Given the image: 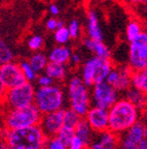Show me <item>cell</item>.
<instances>
[{
  "label": "cell",
  "mask_w": 147,
  "mask_h": 149,
  "mask_svg": "<svg viewBox=\"0 0 147 149\" xmlns=\"http://www.w3.org/2000/svg\"><path fill=\"white\" fill-rule=\"evenodd\" d=\"M44 72L48 74L49 77L54 79L56 82H63L66 80L67 74H68V68L66 64L62 63H56V62H49L46 65Z\"/></svg>",
  "instance_id": "17"
},
{
  "label": "cell",
  "mask_w": 147,
  "mask_h": 149,
  "mask_svg": "<svg viewBox=\"0 0 147 149\" xmlns=\"http://www.w3.org/2000/svg\"><path fill=\"white\" fill-rule=\"evenodd\" d=\"M20 65H21V68L23 70L24 74H25L26 79L28 82H33L35 80H37V72L34 70V68L31 66L29 60H22L20 61Z\"/></svg>",
  "instance_id": "27"
},
{
  "label": "cell",
  "mask_w": 147,
  "mask_h": 149,
  "mask_svg": "<svg viewBox=\"0 0 147 149\" xmlns=\"http://www.w3.org/2000/svg\"><path fill=\"white\" fill-rule=\"evenodd\" d=\"M95 133H102L109 130V110L92 106L84 117Z\"/></svg>",
  "instance_id": "13"
},
{
  "label": "cell",
  "mask_w": 147,
  "mask_h": 149,
  "mask_svg": "<svg viewBox=\"0 0 147 149\" xmlns=\"http://www.w3.org/2000/svg\"><path fill=\"white\" fill-rule=\"evenodd\" d=\"M128 65L132 70L147 68V31H143L138 38L130 42Z\"/></svg>",
  "instance_id": "8"
},
{
  "label": "cell",
  "mask_w": 147,
  "mask_h": 149,
  "mask_svg": "<svg viewBox=\"0 0 147 149\" xmlns=\"http://www.w3.org/2000/svg\"><path fill=\"white\" fill-rule=\"evenodd\" d=\"M3 141L9 149H45L47 138L40 125H32L2 132Z\"/></svg>",
  "instance_id": "1"
},
{
  "label": "cell",
  "mask_w": 147,
  "mask_h": 149,
  "mask_svg": "<svg viewBox=\"0 0 147 149\" xmlns=\"http://www.w3.org/2000/svg\"><path fill=\"white\" fill-rule=\"evenodd\" d=\"M64 113L65 110L61 109L51 113L42 114L40 120V127L43 130L46 138H53L59 134L61 128L64 126Z\"/></svg>",
  "instance_id": "12"
},
{
  "label": "cell",
  "mask_w": 147,
  "mask_h": 149,
  "mask_svg": "<svg viewBox=\"0 0 147 149\" xmlns=\"http://www.w3.org/2000/svg\"><path fill=\"white\" fill-rule=\"evenodd\" d=\"M89 88L79 76H72L67 84V96L70 108L82 117H85L92 107V95Z\"/></svg>",
  "instance_id": "3"
},
{
  "label": "cell",
  "mask_w": 147,
  "mask_h": 149,
  "mask_svg": "<svg viewBox=\"0 0 147 149\" xmlns=\"http://www.w3.org/2000/svg\"><path fill=\"white\" fill-rule=\"evenodd\" d=\"M82 118H83L82 116H80L77 112L72 110L71 108L67 109L65 110V113H64V125L75 128Z\"/></svg>",
  "instance_id": "23"
},
{
  "label": "cell",
  "mask_w": 147,
  "mask_h": 149,
  "mask_svg": "<svg viewBox=\"0 0 147 149\" xmlns=\"http://www.w3.org/2000/svg\"><path fill=\"white\" fill-rule=\"evenodd\" d=\"M80 62H81V56L79 55L78 53H73V54H72L71 59H70V63H71V65L76 66V65H78Z\"/></svg>",
  "instance_id": "37"
},
{
  "label": "cell",
  "mask_w": 147,
  "mask_h": 149,
  "mask_svg": "<svg viewBox=\"0 0 147 149\" xmlns=\"http://www.w3.org/2000/svg\"><path fill=\"white\" fill-rule=\"evenodd\" d=\"M96 42H97V40H93V38H91V37L85 36V37H83V38H82V46L84 47L87 51H90L91 53H93V52H94V49H95Z\"/></svg>",
  "instance_id": "34"
},
{
  "label": "cell",
  "mask_w": 147,
  "mask_h": 149,
  "mask_svg": "<svg viewBox=\"0 0 147 149\" xmlns=\"http://www.w3.org/2000/svg\"><path fill=\"white\" fill-rule=\"evenodd\" d=\"M45 28L47 30L55 32L58 29V20L55 18H49L45 23Z\"/></svg>",
  "instance_id": "36"
},
{
  "label": "cell",
  "mask_w": 147,
  "mask_h": 149,
  "mask_svg": "<svg viewBox=\"0 0 147 149\" xmlns=\"http://www.w3.org/2000/svg\"><path fill=\"white\" fill-rule=\"evenodd\" d=\"M48 10H49L51 15H53L54 17L58 16V15L60 14V8H59V6H58L57 4H55V3L49 5V8H48Z\"/></svg>",
  "instance_id": "38"
},
{
  "label": "cell",
  "mask_w": 147,
  "mask_h": 149,
  "mask_svg": "<svg viewBox=\"0 0 147 149\" xmlns=\"http://www.w3.org/2000/svg\"><path fill=\"white\" fill-rule=\"evenodd\" d=\"M68 29H69L70 36L72 40H77L78 37L80 36V24L76 19H73L70 21L69 25H68Z\"/></svg>",
  "instance_id": "30"
},
{
  "label": "cell",
  "mask_w": 147,
  "mask_h": 149,
  "mask_svg": "<svg viewBox=\"0 0 147 149\" xmlns=\"http://www.w3.org/2000/svg\"><path fill=\"white\" fill-rule=\"evenodd\" d=\"M132 86L142 90L147 95V68L140 70H133Z\"/></svg>",
  "instance_id": "20"
},
{
  "label": "cell",
  "mask_w": 147,
  "mask_h": 149,
  "mask_svg": "<svg viewBox=\"0 0 147 149\" xmlns=\"http://www.w3.org/2000/svg\"><path fill=\"white\" fill-rule=\"evenodd\" d=\"M14 52L3 40L0 42V62L1 64L12 62L14 60Z\"/></svg>",
  "instance_id": "25"
},
{
  "label": "cell",
  "mask_w": 147,
  "mask_h": 149,
  "mask_svg": "<svg viewBox=\"0 0 147 149\" xmlns=\"http://www.w3.org/2000/svg\"><path fill=\"white\" fill-rule=\"evenodd\" d=\"M65 104L64 90L59 85L39 87L35 90L34 105L42 114L63 109Z\"/></svg>",
  "instance_id": "5"
},
{
  "label": "cell",
  "mask_w": 147,
  "mask_h": 149,
  "mask_svg": "<svg viewBox=\"0 0 147 149\" xmlns=\"http://www.w3.org/2000/svg\"><path fill=\"white\" fill-rule=\"evenodd\" d=\"M87 147V145L83 142L80 138L75 137L72 142L70 143V145L68 146V149H85Z\"/></svg>",
  "instance_id": "33"
},
{
  "label": "cell",
  "mask_w": 147,
  "mask_h": 149,
  "mask_svg": "<svg viewBox=\"0 0 147 149\" xmlns=\"http://www.w3.org/2000/svg\"><path fill=\"white\" fill-rule=\"evenodd\" d=\"M37 85L39 87H45V86H51L54 84V79L52 77H49L48 74H46L45 72L42 74H39L37 77Z\"/></svg>",
  "instance_id": "32"
},
{
  "label": "cell",
  "mask_w": 147,
  "mask_h": 149,
  "mask_svg": "<svg viewBox=\"0 0 147 149\" xmlns=\"http://www.w3.org/2000/svg\"><path fill=\"white\" fill-rule=\"evenodd\" d=\"M139 149H147V138L143 139L140 143H139Z\"/></svg>",
  "instance_id": "40"
},
{
  "label": "cell",
  "mask_w": 147,
  "mask_h": 149,
  "mask_svg": "<svg viewBox=\"0 0 147 149\" xmlns=\"http://www.w3.org/2000/svg\"><path fill=\"white\" fill-rule=\"evenodd\" d=\"M87 35L97 42H103V32L98 15L94 9H89L87 17Z\"/></svg>",
  "instance_id": "15"
},
{
  "label": "cell",
  "mask_w": 147,
  "mask_h": 149,
  "mask_svg": "<svg viewBox=\"0 0 147 149\" xmlns=\"http://www.w3.org/2000/svg\"><path fill=\"white\" fill-rule=\"evenodd\" d=\"M42 113L33 104L22 109H8L3 115V128L16 130L32 125H38L41 120Z\"/></svg>",
  "instance_id": "4"
},
{
  "label": "cell",
  "mask_w": 147,
  "mask_h": 149,
  "mask_svg": "<svg viewBox=\"0 0 147 149\" xmlns=\"http://www.w3.org/2000/svg\"><path fill=\"white\" fill-rule=\"evenodd\" d=\"M118 93H120V91H117L107 81L95 84L92 88V91H91L92 106L109 110L117 100H120Z\"/></svg>",
  "instance_id": "9"
},
{
  "label": "cell",
  "mask_w": 147,
  "mask_h": 149,
  "mask_svg": "<svg viewBox=\"0 0 147 149\" xmlns=\"http://www.w3.org/2000/svg\"><path fill=\"white\" fill-rule=\"evenodd\" d=\"M1 149H9L8 145H7L4 141H2V143H1Z\"/></svg>",
  "instance_id": "42"
},
{
  "label": "cell",
  "mask_w": 147,
  "mask_h": 149,
  "mask_svg": "<svg viewBox=\"0 0 147 149\" xmlns=\"http://www.w3.org/2000/svg\"><path fill=\"white\" fill-rule=\"evenodd\" d=\"M126 98L133 102L140 110H144L147 107V95L140 89L132 86L126 91Z\"/></svg>",
  "instance_id": "19"
},
{
  "label": "cell",
  "mask_w": 147,
  "mask_h": 149,
  "mask_svg": "<svg viewBox=\"0 0 147 149\" xmlns=\"http://www.w3.org/2000/svg\"><path fill=\"white\" fill-rule=\"evenodd\" d=\"M35 90L32 82H25L14 88L3 91V104L5 110L22 109L34 104Z\"/></svg>",
  "instance_id": "7"
},
{
  "label": "cell",
  "mask_w": 147,
  "mask_h": 149,
  "mask_svg": "<svg viewBox=\"0 0 147 149\" xmlns=\"http://www.w3.org/2000/svg\"><path fill=\"white\" fill-rule=\"evenodd\" d=\"M89 1H97V0H89Z\"/></svg>",
  "instance_id": "44"
},
{
  "label": "cell",
  "mask_w": 147,
  "mask_h": 149,
  "mask_svg": "<svg viewBox=\"0 0 147 149\" xmlns=\"http://www.w3.org/2000/svg\"><path fill=\"white\" fill-rule=\"evenodd\" d=\"M65 27V22L63 20H58V28Z\"/></svg>",
  "instance_id": "41"
},
{
  "label": "cell",
  "mask_w": 147,
  "mask_h": 149,
  "mask_svg": "<svg viewBox=\"0 0 147 149\" xmlns=\"http://www.w3.org/2000/svg\"><path fill=\"white\" fill-rule=\"evenodd\" d=\"M140 119V109L129 100L120 98L109 109V130L122 135Z\"/></svg>",
  "instance_id": "2"
},
{
  "label": "cell",
  "mask_w": 147,
  "mask_h": 149,
  "mask_svg": "<svg viewBox=\"0 0 147 149\" xmlns=\"http://www.w3.org/2000/svg\"><path fill=\"white\" fill-rule=\"evenodd\" d=\"M128 3L132 4H138V3H147V0H124Z\"/></svg>",
  "instance_id": "39"
},
{
  "label": "cell",
  "mask_w": 147,
  "mask_h": 149,
  "mask_svg": "<svg viewBox=\"0 0 147 149\" xmlns=\"http://www.w3.org/2000/svg\"><path fill=\"white\" fill-rule=\"evenodd\" d=\"M56 137L60 140L63 144H65L67 147H68L70 145V143L72 142V140L76 137L75 128H72V127H69V126L64 125L62 128H61V130L59 132V134H58Z\"/></svg>",
  "instance_id": "24"
},
{
  "label": "cell",
  "mask_w": 147,
  "mask_h": 149,
  "mask_svg": "<svg viewBox=\"0 0 147 149\" xmlns=\"http://www.w3.org/2000/svg\"><path fill=\"white\" fill-rule=\"evenodd\" d=\"M28 48L32 51H39L43 47V38L40 35L34 34L28 40Z\"/></svg>",
  "instance_id": "29"
},
{
  "label": "cell",
  "mask_w": 147,
  "mask_h": 149,
  "mask_svg": "<svg viewBox=\"0 0 147 149\" xmlns=\"http://www.w3.org/2000/svg\"><path fill=\"white\" fill-rule=\"evenodd\" d=\"M54 38H55V42L59 45H66L67 42H69V40L71 38L70 36V32L68 27H62V28H58L57 30L54 33Z\"/></svg>",
  "instance_id": "26"
},
{
  "label": "cell",
  "mask_w": 147,
  "mask_h": 149,
  "mask_svg": "<svg viewBox=\"0 0 147 149\" xmlns=\"http://www.w3.org/2000/svg\"><path fill=\"white\" fill-rule=\"evenodd\" d=\"M75 134H76V137L80 138L87 146H90V144L92 143L96 133L94 132L92 126L90 125L89 121L83 117L80 120V122L75 127Z\"/></svg>",
  "instance_id": "18"
},
{
  "label": "cell",
  "mask_w": 147,
  "mask_h": 149,
  "mask_svg": "<svg viewBox=\"0 0 147 149\" xmlns=\"http://www.w3.org/2000/svg\"><path fill=\"white\" fill-rule=\"evenodd\" d=\"M45 149H68V147L65 144H63L57 137H53L47 139Z\"/></svg>",
  "instance_id": "31"
},
{
  "label": "cell",
  "mask_w": 147,
  "mask_h": 149,
  "mask_svg": "<svg viewBox=\"0 0 147 149\" xmlns=\"http://www.w3.org/2000/svg\"><path fill=\"white\" fill-rule=\"evenodd\" d=\"M120 147L122 149H139V144L132 142L130 140L122 137V141H120Z\"/></svg>",
  "instance_id": "35"
},
{
  "label": "cell",
  "mask_w": 147,
  "mask_h": 149,
  "mask_svg": "<svg viewBox=\"0 0 147 149\" xmlns=\"http://www.w3.org/2000/svg\"><path fill=\"white\" fill-rule=\"evenodd\" d=\"M27 82L25 74L21 68L20 63L8 62L1 64L0 68V86L1 91L14 88Z\"/></svg>",
  "instance_id": "10"
},
{
  "label": "cell",
  "mask_w": 147,
  "mask_h": 149,
  "mask_svg": "<svg viewBox=\"0 0 147 149\" xmlns=\"http://www.w3.org/2000/svg\"><path fill=\"white\" fill-rule=\"evenodd\" d=\"M117 145L118 135L108 130L102 133H96L90 144V149H116Z\"/></svg>",
  "instance_id": "14"
},
{
  "label": "cell",
  "mask_w": 147,
  "mask_h": 149,
  "mask_svg": "<svg viewBox=\"0 0 147 149\" xmlns=\"http://www.w3.org/2000/svg\"><path fill=\"white\" fill-rule=\"evenodd\" d=\"M113 68V62L110 58H101L94 56L85 61L81 68L80 77L87 86L93 87L95 84L106 81Z\"/></svg>",
  "instance_id": "6"
},
{
  "label": "cell",
  "mask_w": 147,
  "mask_h": 149,
  "mask_svg": "<svg viewBox=\"0 0 147 149\" xmlns=\"http://www.w3.org/2000/svg\"><path fill=\"white\" fill-rule=\"evenodd\" d=\"M95 56L101 57V58H110L111 57V51L108 47L106 46L103 42H96L95 49L93 52Z\"/></svg>",
  "instance_id": "28"
},
{
  "label": "cell",
  "mask_w": 147,
  "mask_h": 149,
  "mask_svg": "<svg viewBox=\"0 0 147 149\" xmlns=\"http://www.w3.org/2000/svg\"><path fill=\"white\" fill-rule=\"evenodd\" d=\"M29 62H30L31 66L34 68V70L39 74V72H44L46 65L49 62L48 60V57H46L43 53H40V52H37V53L33 54L32 56L29 59Z\"/></svg>",
  "instance_id": "22"
},
{
  "label": "cell",
  "mask_w": 147,
  "mask_h": 149,
  "mask_svg": "<svg viewBox=\"0 0 147 149\" xmlns=\"http://www.w3.org/2000/svg\"><path fill=\"white\" fill-rule=\"evenodd\" d=\"M132 68L129 65H120L113 68L106 81L112 85L117 91L126 92L132 87Z\"/></svg>",
  "instance_id": "11"
},
{
  "label": "cell",
  "mask_w": 147,
  "mask_h": 149,
  "mask_svg": "<svg viewBox=\"0 0 147 149\" xmlns=\"http://www.w3.org/2000/svg\"><path fill=\"white\" fill-rule=\"evenodd\" d=\"M71 56L72 51L69 47H67L66 45H58L51 50L47 57L51 62L67 64L68 62H70Z\"/></svg>",
  "instance_id": "16"
},
{
  "label": "cell",
  "mask_w": 147,
  "mask_h": 149,
  "mask_svg": "<svg viewBox=\"0 0 147 149\" xmlns=\"http://www.w3.org/2000/svg\"><path fill=\"white\" fill-rule=\"evenodd\" d=\"M144 12L147 14V3H144Z\"/></svg>",
  "instance_id": "43"
},
{
  "label": "cell",
  "mask_w": 147,
  "mask_h": 149,
  "mask_svg": "<svg viewBox=\"0 0 147 149\" xmlns=\"http://www.w3.org/2000/svg\"><path fill=\"white\" fill-rule=\"evenodd\" d=\"M105 1H108V0H105Z\"/></svg>",
  "instance_id": "45"
},
{
  "label": "cell",
  "mask_w": 147,
  "mask_h": 149,
  "mask_svg": "<svg viewBox=\"0 0 147 149\" xmlns=\"http://www.w3.org/2000/svg\"><path fill=\"white\" fill-rule=\"evenodd\" d=\"M143 27L142 24L140 23L137 20H131V21L128 23L126 28V40L129 42H132L138 38V36L143 32Z\"/></svg>",
  "instance_id": "21"
}]
</instances>
